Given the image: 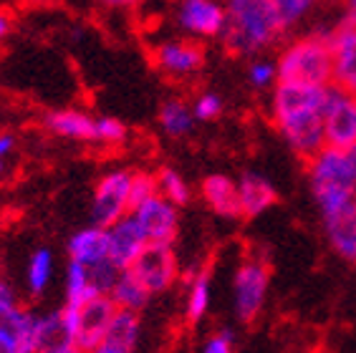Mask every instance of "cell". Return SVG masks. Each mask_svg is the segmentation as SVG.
Here are the masks:
<instances>
[{
    "label": "cell",
    "mask_w": 356,
    "mask_h": 353,
    "mask_svg": "<svg viewBox=\"0 0 356 353\" xmlns=\"http://www.w3.org/2000/svg\"><path fill=\"white\" fill-rule=\"evenodd\" d=\"M13 147H15V136L3 131V134H0V162H6V156L13 151Z\"/></svg>",
    "instance_id": "d590c367"
},
{
    "label": "cell",
    "mask_w": 356,
    "mask_h": 353,
    "mask_svg": "<svg viewBox=\"0 0 356 353\" xmlns=\"http://www.w3.org/2000/svg\"><path fill=\"white\" fill-rule=\"evenodd\" d=\"M69 260L83 263L86 268H96L109 260V240H106V227L102 224H89L83 230L74 232L66 245Z\"/></svg>",
    "instance_id": "d6986e66"
},
{
    "label": "cell",
    "mask_w": 356,
    "mask_h": 353,
    "mask_svg": "<svg viewBox=\"0 0 356 353\" xmlns=\"http://www.w3.org/2000/svg\"><path fill=\"white\" fill-rule=\"evenodd\" d=\"M129 129L127 124L114 119V116H99L96 119V144H106V147H119L127 142Z\"/></svg>",
    "instance_id": "f1b7e54d"
},
{
    "label": "cell",
    "mask_w": 356,
    "mask_h": 353,
    "mask_svg": "<svg viewBox=\"0 0 356 353\" xmlns=\"http://www.w3.org/2000/svg\"><path fill=\"white\" fill-rule=\"evenodd\" d=\"M323 134L329 147H356V96L339 86L329 88L323 106Z\"/></svg>",
    "instance_id": "9c48e42d"
},
{
    "label": "cell",
    "mask_w": 356,
    "mask_h": 353,
    "mask_svg": "<svg viewBox=\"0 0 356 353\" xmlns=\"http://www.w3.org/2000/svg\"><path fill=\"white\" fill-rule=\"evenodd\" d=\"M159 195L157 190V174L154 172H131V187H129V204L131 210L147 202L149 197Z\"/></svg>",
    "instance_id": "4dcf8cb0"
},
{
    "label": "cell",
    "mask_w": 356,
    "mask_h": 353,
    "mask_svg": "<svg viewBox=\"0 0 356 353\" xmlns=\"http://www.w3.org/2000/svg\"><path fill=\"white\" fill-rule=\"evenodd\" d=\"M106 240H109V260L119 270H127L134 263V258L142 252L144 245L149 243L142 224L137 222V217L131 212L106 227Z\"/></svg>",
    "instance_id": "5bb4252c"
},
{
    "label": "cell",
    "mask_w": 356,
    "mask_h": 353,
    "mask_svg": "<svg viewBox=\"0 0 356 353\" xmlns=\"http://www.w3.org/2000/svg\"><path fill=\"white\" fill-rule=\"evenodd\" d=\"M225 28L220 41L227 54L255 58L288 33L273 0H225Z\"/></svg>",
    "instance_id": "7a4b0ae2"
},
{
    "label": "cell",
    "mask_w": 356,
    "mask_h": 353,
    "mask_svg": "<svg viewBox=\"0 0 356 353\" xmlns=\"http://www.w3.org/2000/svg\"><path fill=\"white\" fill-rule=\"evenodd\" d=\"M129 187H131V172L129 170H111L94 187V197H91V220L94 224L109 227L124 215L131 212L129 204Z\"/></svg>",
    "instance_id": "ba28073f"
},
{
    "label": "cell",
    "mask_w": 356,
    "mask_h": 353,
    "mask_svg": "<svg viewBox=\"0 0 356 353\" xmlns=\"http://www.w3.org/2000/svg\"><path fill=\"white\" fill-rule=\"evenodd\" d=\"M275 66H278V81L331 86V76H334L331 31H314L291 41L281 51Z\"/></svg>",
    "instance_id": "277c9868"
},
{
    "label": "cell",
    "mask_w": 356,
    "mask_h": 353,
    "mask_svg": "<svg viewBox=\"0 0 356 353\" xmlns=\"http://www.w3.org/2000/svg\"><path fill=\"white\" fill-rule=\"evenodd\" d=\"M131 215L142 224L144 235L149 243H165L175 245L179 232V207L165 199L162 195H154L147 202L131 210Z\"/></svg>",
    "instance_id": "7c38bea8"
},
{
    "label": "cell",
    "mask_w": 356,
    "mask_h": 353,
    "mask_svg": "<svg viewBox=\"0 0 356 353\" xmlns=\"http://www.w3.org/2000/svg\"><path fill=\"white\" fill-rule=\"evenodd\" d=\"M38 318L41 313L31 311V308L23 306L15 315L13 326H10V338H13L18 353H35V333H38Z\"/></svg>",
    "instance_id": "4316f807"
},
{
    "label": "cell",
    "mask_w": 356,
    "mask_h": 353,
    "mask_svg": "<svg viewBox=\"0 0 356 353\" xmlns=\"http://www.w3.org/2000/svg\"><path fill=\"white\" fill-rule=\"evenodd\" d=\"M210 303H213V275L207 270L197 272L192 278L190 288H187V300H185V318L187 323H200L205 318L207 311H210Z\"/></svg>",
    "instance_id": "d4e9b609"
},
{
    "label": "cell",
    "mask_w": 356,
    "mask_h": 353,
    "mask_svg": "<svg viewBox=\"0 0 356 353\" xmlns=\"http://www.w3.org/2000/svg\"><path fill=\"white\" fill-rule=\"evenodd\" d=\"M238 197H240V215L245 220L261 217L278 202V192L266 176L258 172H245L238 179Z\"/></svg>",
    "instance_id": "2e32d148"
},
{
    "label": "cell",
    "mask_w": 356,
    "mask_h": 353,
    "mask_svg": "<svg viewBox=\"0 0 356 353\" xmlns=\"http://www.w3.org/2000/svg\"><path fill=\"white\" fill-rule=\"evenodd\" d=\"M222 109H225V104L215 91H202L192 101V114H195L197 122H215L222 114Z\"/></svg>",
    "instance_id": "836d02e7"
},
{
    "label": "cell",
    "mask_w": 356,
    "mask_h": 353,
    "mask_svg": "<svg viewBox=\"0 0 356 353\" xmlns=\"http://www.w3.org/2000/svg\"><path fill=\"white\" fill-rule=\"evenodd\" d=\"M99 3L106 8H134L139 0H99Z\"/></svg>",
    "instance_id": "74e56055"
},
{
    "label": "cell",
    "mask_w": 356,
    "mask_h": 353,
    "mask_svg": "<svg viewBox=\"0 0 356 353\" xmlns=\"http://www.w3.org/2000/svg\"><path fill=\"white\" fill-rule=\"evenodd\" d=\"M331 86H314L301 81H275L270 91V119L283 142L298 156L309 159L326 144L323 106Z\"/></svg>",
    "instance_id": "6da1fadb"
},
{
    "label": "cell",
    "mask_w": 356,
    "mask_h": 353,
    "mask_svg": "<svg viewBox=\"0 0 356 353\" xmlns=\"http://www.w3.org/2000/svg\"><path fill=\"white\" fill-rule=\"evenodd\" d=\"M139 336H142V320H139V313L117 308L114 315H111L109 328H106V336H104L102 343H111V346L134 353L139 346Z\"/></svg>",
    "instance_id": "44dd1931"
},
{
    "label": "cell",
    "mask_w": 356,
    "mask_h": 353,
    "mask_svg": "<svg viewBox=\"0 0 356 353\" xmlns=\"http://www.w3.org/2000/svg\"><path fill=\"white\" fill-rule=\"evenodd\" d=\"M275 81H278V66H275V61H268V58H253L250 61V66H248V83L255 91L273 88Z\"/></svg>",
    "instance_id": "f546056e"
},
{
    "label": "cell",
    "mask_w": 356,
    "mask_h": 353,
    "mask_svg": "<svg viewBox=\"0 0 356 353\" xmlns=\"http://www.w3.org/2000/svg\"><path fill=\"white\" fill-rule=\"evenodd\" d=\"M6 280V270H3V263H0V283Z\"/></svg>",
    "instance_id": "b9f144b4"
},
{
    "label": "cell",
    "mask_w": 356,
    "mask_h": 353,
    "mask_svg": "<svg viewBox=\"0 0 356 353\" xmlns=\"http://www.w3.org/2000/svg\"><path fill=\"white\" fill-rule=\"evenodd\" d=\"M343 6H346V10H351V13H356V0H343Z\"/></svg>",
    "instance_id": "60d3db41"
},
{
    "label": "cell",
    "mask_w": 356,
    "mask_h": 353,
    "mask_svg": "<svg viewBox=\"0 0 356 353\" xmlns=\"http://www.w3.org/2000/svg\"><path fill=\"white\" fill-rule=\"evenodd\" d=\"M273 6L278 10V15H281L286 31H291L314 10L316 0H273Z\"/></svg>",
    "instance_id": "1f68e13d"
},
{
    "label": "cell",
    "mask_w": 356,
    "mask_h": 353,
    "mask_svg": "<svg viewBox=\"0 0 356 353\" xmlns=\"http://www.w3.org/2000/svg\"><path fill=\"white\" fill-rule=\"evenodd\" d=\"M35 353H81L76 340V308L66 306L41 313L35 333Z\"/></svg>",
    "instance_id": "30bf717a"
},
{
    "label": "cell",
    "mask_w": 356,
    "mask_h": 353,
    "mask_svg": "<svg viewBox=\"0 0 356 353\" xmlns=\"http://www.w3.org/2000/svg\"><path fill=\"white\" fill-rule=\"evenodd\" d=\"M109 298L114 300V306L124 308V311L142 313L144 308L149 306L152 293L139 283L129 270H122L114 280V286L109 290Z\"/></svg>",
    "instance_id": "603a6c76"
},
{
    "label": "cell",
    "mask_w": 356,
    "mask_h": 353,
    "mask_svg": "<svg viewBox=\"0 0 356 353\" xmlns=\"http://www.w3.org/2000/svg\"><path fill=\"white\" fill-rule=\"evenodd\" d=\"M207 61V51L200 38H167L152 48V63L159 74L175 81L197 76Z\"/></svg>",
    "instance_id": "8992f818"
},
{
    "label": "cell",
    "mask_w": 356,
    "mask_h": 353,
    "mask_svg": "<svg viewBox=\"0 0 356 353\" xmlns=\"http://www.w3.org/2000/svg\"><path fill=\"white\" fill-rule=\"evenodd\" d=\"M306 174L321 217H329L356 204V147L341 149L323 144L306 159Z\"/></svg>",
    "instance_id": "3957f363"
},
{
    "label": "cell",
    "mask_w": 356,
    "mask_h": 353,
    "mask_svg": "<svg viewBox=\"0 0 356 353\" xmlns=\"http://www.w3.org/2000/svg\"><path fill=\"white\" fill-rule=\"evenodd\" d=\"M200 195L205 204L225 220H238L240 215V197H238V182L227 174H207L200 184Z\"/></svg>",
    "instance_id": "e0dca14e"
},
{
    "label": "cell",
    "mask_w": 356,
    "mask_h": 353,
    "mask_svg": "<svg viewBox=\"0 0 356 353\" xmlns=\"http://www.w3.org/2000/svg\"><path fill=\"white\" fill-rule=\"evenodd\" d=\"M202 353H235V333L230 328H218L202 343Z\"/></svg>",
    "instance_id": "e575fe53"
},
{
    "label": "cell",
    "mask_w": 356,
    "mask_h": 353,
    "mask_svg": "<svg viewBox=\"0 0 356 353\" xmlns=\"http://www.w3.org/2000/svg\"><path fill=\"white\" fill-rule=\"evenodd\" d=\"M159 129L165 131L172 139H182V136H190L195 129V114H192V104H187L185 99H167L162 106H159Z\"/></svg>",
    "instance_id": "7402d4cb"
},
{
    "label": "cell",
    "mask_w": 356,
    "mask_h": 353,
    "mask_svg": "<svg viewBox=\"0 0 356 353\" xmlns=\"http://www.w3.org/2000/svg\"><path fill=\"white\" fill-rule=\"evenodd\" d=\"M127 270L154 295V293L170 290V288L177 283L179 260H177V255H175V247H172V245L147 243Z\"/></svg>",
    "instance_id": "52a82bcc"
},
{
    "label": "cell",
    "mask_w": 356,
    "mask_h": 353,
    "mask_svg": "<svg viewBox=\"0 0 356 353\" xmlns=\"http://www.w3.org/2000/svg\"><path fill=\"white\" fill-rule=\"evenodd\" d=\"M175 23L190 38H220L225 28V6L218 0H177Z\"/></svg>",
    "instance_id": "8fae6325"
},
{
    "label": "cell",
    "mask_w": 356,
    "mask_h": 353,
    "mask_svg": "<svg viewBox=\"0 0 356 353\" xmlns=\"http://www.w3.org/2000/svg\"><path fill=\"white\" fill-rule=\"evenodd\" d=\"M114 311H117V306L106 293L76 308V340H79L81 353L91 351L102 343Z\"/></svg>",
    "instance_id": "4fadbf2b"
},
{
    "label": "cell",
    "mask_w": 356,
    "mask_h": 353,
    "mask_svg": "<svg viewBox=\"0 0 356 353\" xmlns=\"http://www.w3.org/2000/svg\"><path fill=\"white\" fill-rule=\"evenodd\" d=\"M154 174H157V190H159L162 197L170 199V202L177 204V207L190 204L192 190H190V184H187V179L179 174L177 170H172V167H162V170L154 172Z\"/></svg>",
    "instance_id": "83f0119b"
},
{
    "label": "cell",
    "mask_w": 356,
    "mask_h": 353,
    "mask_svg": "<svg viewBox=\"0 0 356 353\" xmlns=\"http://www.w3.org/2000/svg\"><path fill=\"white\" fill-rule=\"evenodd\" d=\"M0 353H18L13 338H10L8 333H0Z\"/></svg>",
    "instance_id": "8d00e7d4"
},
{
    "label": "cell",
    "mask_w": 356,
    "mask_h": 353,
    "mask_svg": "<svg viewBox=\"0 0 356 353\" xmlns=\"http://www.w3.org/2000/svg\"><path fill=\"white\" fill-rule=\"evenodd\" d=\"M323 235L329 240L331 250L343 263L356 265V204L349 210H341L329 217H321Z\"/></svg>",
    "instance_id": "ac0fdd59"
},
{
    "label": "cell",
    "mask_w": 356,
    "mask_h": 353,
    "mask_svg": "<svg viewBox=\"0 0 356 353\" xmlns=\"http://www.w3.org/2000/svg\"><path fill=\"white\" fill-rule=\"evenodd\" d=\"M96 295H104V293H99V288L94 286L89 268L83 263L69 260V265H66V306L79 308Z\"/></svg>",
    "instance_id": "cb8c5ba5"
},
{
    "label": "cell",
    "mask_w": 356,
    "mask_h": 353,
    "mask_svg": "<svg viewBox=\"0 0 356 353\" xmlns=\"http://www.w3.org/2000/svg\"><path fill=\"white\" fill-rule=\"evenodd\" d=\"M3 170H6V164H3V162H0V174H3Z\"/></svg>",
    "instance_id": "7bdbcfd3"
},
{
    "label": "cell",
    "mask_w": 356,
    "mask_h": 353,
    "mask_svg": "<svg viewBox=\"0 0 356 353\" xmlns=\"http://www.w3.org/2000/svg\"><path fill=\"white\" fill-rule=\"evenodd\" d=\"M51 280H54V252L48 247H38V250L31 252V260H28L26 268L28 293L33 298H41L51 286Z\"/></svg>",
    "instance_id": "484cf974"
},
{
    "label": "cell",
    "mask_w": 356,
    "mask_h": 353,
    "mask_svg": "<svg viewBox=\"0 0 356 353\" xmlns=\"http://www.w3.org/2000/svg\"><path fill=\"white\" fill-rule=\"evenodd\" d=\"M10 26H13L10 15H8V13H0V38H6L8 31H10Z\"/></svg>",
    "instance_id": "ab89813d"
},
{
    "label": "cell",
    "mask_w": 356,
    "mask_h": 353,
    "mask_svg": "<svg viewBox=\"0 0 356 353\" xmlns=\"http://www.w3.org/2000/svg\"><path fill=\"white\" fill-rule=\"evenodd\" d=\"M270 288V265L261 255H248L233 278V308L240 323H253L266 308Z\"/></svg>",
    "instance_id": "5b68a950"
},
{
    "label": "cell",
    "mask_w": 356,
    "mask_h": 353,
    "mask_svg": "<svg viewBox=\"0 0 356 353\" xmlns=\"http://www.w3.org/2000/svg\"><path fill=\"white\" fill-rule=\"evenodd\" d=\"M86 353H129V351H124V348L111 346V343H99V346L91 348V351H86Z\"/></svg>",
    "instance_id": "f35d334b"
},
{
    "label": "cell",
    "mask_w": 356,
    "mask_h": 353,
    "mask_svg": "<svg viewBox=\"0 0 356 353\" xmlns=\"http://www.w3.org/2000/svg\"><path fill=\"white\" fill-rule=\"evenodd\" d=\"M21 308L23 303L15 295L13 286L8 280H3L0 283V333H10V326H13V320Z\"/></svg>",
    "instance_id": "d6a6232c"
},
{
    "label": "cell",
    "mask_w": 356,
    "mask_h": 353,
    "mask_svg": "<svg viewBox=\"0 0 356 353\" xmlns=\"http://www.w3.org/2000/svg\"><path fill=\"white\" fill-rule=\"evenodd\" d=\"M331 51H334L331 86H339L356 96V26L339 23L331 31Z\"/></svg>",
    "instance_id": "9a60e30c"
},
{
    "label": "cell",
    "mask_w": 356,
    "mask_h": 353,
    "mask_svg": "<svg viewBox=\"0 0 356 353\" xmlns=\"http://www.w3.org/2000/svg\"><path fill=\"white\" fill-rule=\"evenodd\" d=\"M51 134L71 139V142H96V119L86 111L79 109H61V111H48L43 119Z\"/></svg>",
    "instance_id": "ffe728a7"
}]
</instances>
